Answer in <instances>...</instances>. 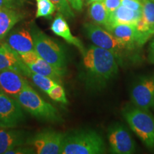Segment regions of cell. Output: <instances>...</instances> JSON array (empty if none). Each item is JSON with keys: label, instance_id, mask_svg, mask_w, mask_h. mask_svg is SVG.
<instances>
[{"label": "cell", "instance_id": "obj_2", "mask_svg": "<svg viewBox=\"0 0 154 154\" xmlns=\"http://www.w3.org/2000/svg\"><path fill=\"white\" fill-rule=\"evenodd\" d=\"M106 153L103 138L93 130H82L66 135L62 154H101Z\"/></svg>", "mask_w": 154, "mask_h": 154}, {"label": "cell", "instance_id": "obj_12", "mask_svg": "<svg viewBox=\"0 0 154 154\" xmlns=\"http://www.w3.org/2000/svg\"><path fill=\"white\" fill-rule=\"evenodd\" d=\"M119 41L131 50L136 46L142 45L145 41L136 29V25L117 24L109 25L105 28Z\"/></svg>", "mask_w": 154, "mask_h": 154}, {"label": "cell", "instance_id": "obj_20", "mask_svg": "<svg viewBox=\"0 0 154 154\" xmlns=\"http://www.w3.org/2000/svg\"><path fill=\"white\" fill-rule=\"evenodd\" d=\"M89 15L96 24L102 25L105 28L109 24V13L106 9L103 2L91 3L89 7Z\"/></svg>", "mask_w": 154, "mask_h": 154}, {"label": "cell", "instance_id": "obj_10", "mask_svg": "<svg viewBox=\"0 0 154 154\" xmlns=\"http://www.w3.org/2000/svg\"><path fill=\"white\" fill-rule=\"evenodd\" d=\"M133 104L149 110L154 106V74L140 79L133 86L131 91Z\"/></svg>", "mask_w": 154, "mask_h": 154}, {"label": "cell", "instance_id": "obj_19", "mask_svg": "<svg viewBox=\"0 0 154 154\" xmlns=\"http://www.w3.org/2000/svg\"><path fill=\"white\" fill-rule=\"evenodd\" d=\"M24 141L22 134L14 131L0 130V154L16 148Z\"/></svg>", "mask_w": 154, "mask_h": 154}, {"label": "cell", "instance_id": "obj_14", "mask_svg": "<svg viewBox=\"0 0 154 154\" xmlns=\"http://www.w3.org/2000/svg\"><path fill=\"white\" fill-rule=\"evenodd\" d=\"M11 69L28 76L30 70L21 59L20 55L7 43L0 45V72Z\"/></svg>", "mask_w": 154, "mask_h": 154}, {"label": "cell", "instance_id": "obj_24", "mask_svg": "<svg viewBox=\"0 0 154 154\" xmlns=\"http://www.w3.org/2000/svg\"><path fill=\"white\" fill-rule=\"evenodd\" d=\"M51 2L55 6V8L60 14L66 19H72L74 17V13L73 11L70 4L68 0H51Z\"/></svg>", "mask_w": 154, "mask_h": 154}, {"label": "cell", "instance_id": "obj_28", "mask_svg": "<svg viewBox=\"0 0 154 154\" xmlns=\"http://www.w3.org/2000/svg\"><path fill=\"white\" fill-rule=\"evenodd\" d=\"M84 0H68L71 7L78 11H82L83 7H84Z\"/></svg>", "mask_w": 154, "mask_h": 154}, {"label": "cell", "instance_id": "obj_5", "mask_svg": "<svg viewBox=\"0 0 154 154\" xmlns=\"http://www.w3.org/2000/svg\"><path fill=\"white\" fill-rule=\"evenodd\" d=\"M23 109L38 119L51 122H61L62 119L53 106L46 102L27 84L14 98Z\"/></svg>", "mask_w": 154, "mask_h": 154}, {"label": "cell", "instance_id": "obj_21", "mask_svg": "<svg viewBox=\"0 0 154 154\" xmlns=\"http://www.w3.org/2000/svg\"><path fill=\"white\" fill-rule=\"evenodd\" d=\"M27 77H29L35 85L45 93H48L54 86L59 84L49 77L36 74L30 71Z\"/></svg>", "mask_w": 154, "mask_h": 154}, {"label": "cell", "instance_id": "obj_13", "mask_svg": "<svg viewBox=\"0 0 154 154\" xmlns=\"http://www.w3.org/2000/svg\"><path fill=\"white\" fill-rule=\"evenodd\" d=\"M27 84V81L21 73L11 69L0 72V88L11 97H16Z\"/></svg>", "mask_w": 154, "mask_h": 154}, {"label": "cell", "instance_id": "obj_18", "mask_svg": "<svg viewBox=\"0 0 154 154\" xmlns=\"http://www.w3.org/2000/svg\"><path fill=\"white\" fill-rule=\"evenodd\" d=\"M22 19V15L13 9H0V42L4 39L17 23Z\"/></svg>", "mask_w": 154, "mask_h": 154}, {"label": "cell", "instance_id": "obj_25", "mask_svg": "<svg viewBox=\"0 0 154 154\" xmlns=\"http://www.w3.org/2000/svg\"><path fill=\"white\" fill-rule=\"evenodd\" d=\"M47 94L51 99L54 100V101L60 102V103H68L64 89H63L62 86L59 85V84H58L56 86H54V87L48 92Z\"/></svg>", "mask_w": 154, "mask_h": 154}, {"label": "cell", "instance_id": "obj_23", "mask_svg": "<svg viewBox=\"0 0 154 154\" xmlns=\"http://www.w3.org/2000/svg\"><path fill=\"white\" fill-rule=\"evenodd\" d=\"M142 18L149 26L154 34V2L153 0H143L142 2Z\"/></svg>", "mask_w": 154, "mask_h": 154}, {"label": "cell", "instance_id": "obj_31", "mask_svg": "<svg viewBox=\"0 0 154 154\" xmlns=\"http://www.w3.org/2000/svg\"><path fill=\"white\" fill-rule=\"evenodd\" d=\"M149 59L151 63H154V41L152 42L150 45Z\"/></svg>", "mask_w": 154, "mask_h": 154}, {"label": "cell", "instance_id": "obj_8", "mask_svg": "<svg viewBox=\"0 0 154 154\" xmlns=\"http://www.w3.org/2000/svg\"><path fill=\"white\" fill-rule=\"evenodd\" d=\"M24 119L22 107L17 99L0 92V127L14 128Z\"/></svg>", "mask_w": 154, "mask_h": 154}, {"label": "cell", "instance_id": "obj_3", "mask_svg": "<svg viewBox=\"0 0 154 154\" xmlns=\"http://www.w3.org/2000/svg\"><path fill=\"white\" fill-rule=\"evenodd\" d=\"M31 32L36 53L64 74L66 69V58L62 47L34 25L32 26Z\"/></svg>", "mask_w": 154, "mask_h": 154}, {"label": "cell", "instance_id": "obj_15", "mask_svg": "<svg viewBox=\"0 0 154 154\" xmlns=\"http://www.w3.org/2000/svg\"><path fill=\"white\" fill-rule=\"evenodd\" d=\"M7 44L19 55L34 50L32 34L24 28L11 32L7 38Z\"/></svg>", "mask_w": 154, "mask_h": 154}, {"label": "cell", "instance_id": "obj_6", "mask_svg": "<svg viewBox=\"0 0 154 154\" xmlns=\"http://www.w3.org/2000/svg\"><path fill=\"white\" fill-rule=\"evenodd\" d=\"M84 32L94 45L111 51L118 59L126 50H129L125 44L119 41L112 34L100 25L93 23H86L84 25Z\"/></svg>", "mask_w": 154, "mask_h": 154}, {"label": "cell", "instance_id": "obj_26", "mask_svg": "<svg viewBox=\"0 0 154 154\" xmlns=\"http://www.w3.org/2000/svg\"><path fill=\"white\" fill-rule=\"evenodd\" d=\"M121 5L131 10L142 11V4L138 0H121Z\"/></svg>", "mask_w": 154, "mask_h": 154}, {"label": "cell", "instance_id": "obj_11", "mask_svg": "<svg viewBox=\"0 0 154 154\" xmlns=\"http://www.w3.org/2000/svg\"><path fill=\"white\" fill-rule=\"evenodd\" d=\"M20 57L23 62L32 72L49 77L60 84L59 82H61V77L63 74L52 65L40 57L34 50L22 54Z\"/></svg>", "mask_w": 154, "mask_h": 154}, {"label": "cell", "instance_id": "obj_7", "mask_svg": "<svg viewBox=\"0 0 154 154\" xmlns=\"http://www.w3.org/2000/svg\"><path fill=\"white\" fill-rule=\"evenodd\" d=\"M110 151L115 154H131L136 151L135 142L124 125L113 124L108 129Z\"/></svg>", "mask_w": 154, "mask_h": 154}, {"label": "cell", "instance_id": "obj_22", "mask_svg": "<svg viewBox=\"0 0 154 154\" xmlns=\"http://www.w3.org/2000/svg\"><path fill=\"white\" fill-rule=\"evenodd\" d=\"M36 17H45L51 18L56 10L55 6L51 0H36Z\"/></svg>", "mask_w": 154, "mask_h": 154}, {"label": "cell", "instance_id": "obj_16", "mask_svg": "<svg viewBox=\"0 0 154 154\" xmlns=\"http://www.w3.org/2000/svg\"><path fill=\"white\" fill-rule=\"evenodd\" d=\"M51 29L56 35L63 38L69 44L78 48L82 55L85 52L86 49H84L82 42L76 36L72 35L68 23L62 15L59 14L55 17L51 25Z\"/></svg>", "mask_w": 154, "mask_h": 154}, {"label": "cell", "instance_id": "obj_33", "mask_svg": "<svg viewBox=\"0 0 154 154\" xmlns=\"http://www.w3.org/2000/svg\"><path fill=\"white\" fill-rule=\"evenodd\" d=\"M88 3L91 4L93 2H103V0H86Z\"/></svg>", "mask_w": 154, "mask_h": 154}, {"label": "cell", "instance_id": "obj_30", "mask_svg": "<svg viewBox=\"0 0 154 154\" xmlns=\"http://www.w3.org/2000/svg\"><path fill=\"white\" fill-rule=\"evenodd\" d=\"M7 1L11 4L13 9H15L17 8V7L22 5L23 4H24L26 1H27V0H7Z\"/></svg>", "mask_w": 154, "mask_h": 154}, {"label": "cell", "instance_id": "obj_32", "mask_svg": "<svg viewBox=\"0 0 154 154\" xmlns=\"http://www.w3.org/2000/svg\"><path fill=\"white\" fill-rule=\"evenodd\" d=\"M2 8H9L13 9L12 6L7 0H0V9Z\"/></svg>", "mask_w": 154, "mask_h": 154}, {"label": "cell", "instance_id": "obj_27", "mask_svg": "<svg viewBox=\"0 0 154 154\" xmlns=\"http://www.w3.org/2000/svg\"><path fill=\"white\" fill-rule=\"evenodd\" d=\"M108 12L111 13L121 5V0H103Z\"/></svg>", "mask_w": 154, "mask_h": 154}, {"label": "cell", "instance_id": "obj_34", "mask_svg": "<svg viewBox=\"0 0 154 154\" xmlns=\"http://www.w3.org/2000/svg\"><path fill=\"white\" fill-rule=\"evenodd\" d=\"M138 1H139V2H140L142 4V2H143V0H138Z\"/></svg>", "mask_w": 154, "mask_h": 154}, {"label": "cell", "instance_id": "obj_9", "mask_svg": "<svg viewBox=\"0 0 154 154\" xmlns=\"http://www.w3.org/2000/svg\"><path fill=\"white\" fill-rule=\"evenodd\" d=\"M66 134L54 131H44L31 140L35 153L38 154L62 153Z\"/></svg>", "mask_w": 154, "mask_h": 154}, {"label": "cell", "instance_id": "obj_17", "mask_svg": "<svg viewBox=\"0 0 154 154\" xmlns=\"http://www.w3.org/2000/svg\"><path fill=\"white\" fill-rule=\"evenodd\" d=\"M141 17L142 11L131 10L121 5L115 11L109 13V24L106 26L117 24L136 25Z\"/></svg>", "mask_w": 154, "mask_h": 154}, {"label": "cell", "instance_id": "obj_35", "mask_svg": "<svg viewBox=\"0 0 154 154\" xmlns=\"http://www.w3.org/2000/svg\"><path fill=\"white\" fill-rule=\"evenodd\" d=\"M153 41H154V40H153Z\"/></svg>", "mask_w": 154, "mask_h": 154}, {"label": "cell", "instance_id": "obj_29", "mask_svg": "<svg viewBox=\"0 0 154 154\" xmlns=\"http://www.w3.org/2000/svg\"><path fill=\"white\" fill-rule=\"evenodd\" d=\"M32 151V150L22 149V148H14V149L9 150V151L6 152V154H19V153H31Z\"/></svg>", "mask_w": 154, "mask_h": 154}, {"label": "cell", "instance_id": "obj_1", "mask_svg": "<svg viewBox=\"0 0 154 154\" xmlns=\"http://www.w3.org/2000/svg\"><path fill=\"white\" fill-rule=\"evenodd\" d=\"M118 58L109 50L92 45L83 54L87 84L93 88H103L119 72Z\"/></svg>", "mask_w": 154, "mask_h": 154}, {"label": "cell", "instance_id": "obj_4", "mask_svg": "<svg viewBox=\"0 0 154 154\" xmlns=\"http://www.w3.org/2000/svg\"><path fill=\"white\" fill-rule=\"evenodd\" d=\"M123 115L133 131L148 148H154V117L149 110L128 106Z\"/></svg>", "mask_w": 154, "mask_h": 154}]
</instances>
